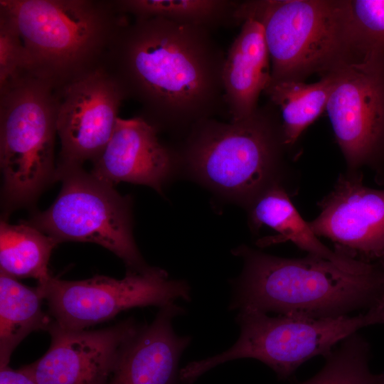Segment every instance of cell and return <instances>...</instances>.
Masks as SVG:
<instances>
[{
    "mask_svg": "<svg viewBox=\"0 0 384 384\" xmlns=\"http://www.w3.org/2000/svg\"><path fill=\"white\" fill-rule=\"evenodd\" d=\"M55 180L63 183L54 202L26 223L58 243L70 240L100 245L122 259L129 270L142 272L150 267L133 238L129 198L82 166L56 169Z\"/></svg>",
    "mask_w": 384,
    "mask_h": 384,
    "instance_id": "cell-8",
    "label": "cell"
},
{
    "mask_svg": "<svg viewBox=\"0 0 384 384\" xmlns=\"http://www.w3.org/2000/svg\"><path fill=\"white\" fill-rule=\"evenodd\" d=\"M142 326L131 318L100 330H70L52 321L48 350L22 368L37 384H107L122 348Z\"/></svg>",
    "mask_w": 384,
    "mask_h": 384,
    "instance_id": "cell-12",
    "label": "cell"
},
{
    "mask_svg": "<svg viewBox=\"0 0 384 384\" xmlns=\"http://www.w3.org/2000/svg\"><path fill=\"white\" fill-rule=\"evenodd\" d=\"M334 79L332 70L313 83L271 80L263 93L279 112L286 147L293 146L303 132L326 111Z\"/></svg>",
    "mask_w": 384,
    "mask_h": 384,
    "instance_id": "cell-18",
    "label": "cell"
},
{
    "mask_svg": "<svg viewBox=\"0 0 384 384\" xmlns=\"http://www.w3.org/2000/svg\"><path fill=\"white\" fill-rule=\"evenodd\" d=\"M370 346L354 333L326 357L324 368L300 384H384V373L374 374L368 367Z\"/></svg>",
    "mask_w": 384,
    "mask_h": 384,
    "instance_id": "cell-22",
    "label": "cell"
},
{
    "mask_svg": "<svg viewBox=\"0 0 384 384\" xmlns=\"http://www.w3.org/2000/svg\"><path fill=\"white\" fill-rule=\"evenodd\" d=\"M319 206V216L309 223L317 236L345 252L384 260V189L363 185L362 176L351 172L340 176Z\"/></svg>",
    "mask_w": 384,
    "mask_h": 384,
    "instance_id": "cell-13",
    "label": "cell"
},
{
    "mask_svg": "<svg viewBox=\"0 0 384 384\" xmlns=\"http://www.w3.org/2000/svg\"><path fill=\"white\" fill-rule=\"evenodd\" d=\"M235 319L240 329L235 343L221 353L182 368L179 375L183 384H193L218 365L245 358L260 361L285 380L306 361L319 355L326 358L337 343L368 326L365 314L319 319L272 317L252 308L240 309Z\"/></svg>",
    "mask_w": 384,
    "mask_h": 384,
    "instance_id": "cell-7",
    "label": "cell"
},
{
    "mask_svg": "<svg viewBox=\"0 0 384 384\" xmlns=\"http://www.w3.org/2000/svg\"><path fill=\"white\" fill-rule=\"evenodd\" d=\"M235 254L243 258L244 268L233 282L230 310L334 318L370 308L384 292V268L353 274L312 255L288 259L247 247Z\"/></svg>",
    "mask_w": 384,
    "mask_h": 384,
    "instance_id": "cell-2",
    "label": "cell"
},
{
    "mask_svg": "<svg viewBox=\"0 0 384 384\" xmlns=\"http://www.w3.org/2000/svg\"><path fill=\"white\" fill-rule=\"evenodd\" d=\"M0 14L16 28L31 75L55 92L99 68L129 19L117 0H0Z\"/></svg>",
    "mask_w": 384,
    "mask_h": 384,
    "instance_id": "cell-3",
    "label": "cell"
},
{
    "mask_svg": "<svg viewBox=\"0 0 384 384\" xmlns=\"http://www.w3.org/2000/svg\"><path fill=\"white\" fill-rule=\"evenodd\" d=\"M225 54L209 29L162 17L134 18L114 36L101 67L159 131L189 132L228 113Z\"/></svg>",
    "mask_w": 384,
    "mask_h": 384,
    "instance_id": "cell-1",
    "label": "cell"
},
{
    "mask_svg": "<svg viewBox=\"0 0 384 384\" xmlns=\"http://www.w3.org/2000/svg\"><path fill=\"white\" fill-rule=\"evenodd\" d=\"M58 107L50 83L30 75L0 92V165L8 209L31 203L55 180Z\"/></svg>",
    "mask_w": 384,
    "mask_h": 384,
    "instance_id": "cell-6",
    "label": "cell"
},
{
    "mask_svg": "<svg viewBox=\"0 0 384 384\" xmlns=\"http://www.w3.org/2000/svg\"><path fill=\"white\" fill-rule=\"evenodd\" d=\"M250 207V216L255 227L265 225L279 233L260 240V246L289 240L309 255L329 260L350 273L366 274L378 268L375 265L334 252L324 245L278 183L263 191Z\"/></svg>",
    "mask_w": 384,
    "mask_h": 384,
    "instance_id": "cell-17",
    "label": "cell"
},
{
    "mask_svg": "<svg viewBox=\"0 0 384 384\" xmlns=\"http://www.w3.org/2000/svg\"><path fill=\"white\" fill-rule=\"evenodd\" d=\"M0 384H37L22 368L14 370L9 364L0 365Z\"/></svg>",
    "mask_w": 384,
    "mask_h": 384,
    "instance_id": "cell-25",
    "label": "cell"
},
{
    "mask_svg": "<svg viewBox=\"0 0 384 384\" xmlns=\"http://www.w3.org/2000/svg\"><path fill=\"white\" fill-rule=\"evenodd\" d=\"M368 326L384 324V292L365 314Z\"/></svg>",
    "mask_w": 384,
    "mask_h": 384,
    "instance_id": "cell-26",
    "label": "cell"
},
{
    "mask_svg": "<svg viewBox=\"0 0 384 384\" xmlns=\"http://www.w3.org/2000/svg\"><path fill=\"white\" fill-rule=\"evenodd\" d=\"M240 1L230 0H117L121 11L134 18L162 17L195 24L210 31L239 26L236 12Z\"/></svg>",
    "mask_w": 384,
    "mask_h": 384,
    "instance_id": "cell-21",
    "label": "cell"
},
{
    "mask_svg": "<svg viewBox=\"0 0 384 384\" xmlns=\"http://www.w3.org/2000/svg\"><path fill=\"white\" fill-rule=\"evenodd\" d=\"M222 78L230 120L254 113L261 93L272 80L268 49L262 28L256 20L247 18L242 23L225 55Z\"/></svg>",
    "mask_w": 384,
    "mask_h": 384,
    "instance_id": "cell-16",
    "label": "cell"
},
{
    "mask_svg": "<svg viewBox=\"0 0 384 384\" xmlns=\"http://www.w3.org/2000/svg\"><path fill=\"white\" fill-rule=\"evenodd\" d=\"M57 134L61 149L56 169L82 166L103 151L114 132L126 95L102 67L56 92Z\"/></svg>",
    "mask_w": 384,
    "mask_h": 384,
    "instance_id": "cell-11",
    "label": "cell"
},
{
    "mask_svg": "<svg viewBox=\"0 0 384 384\" xmlns=\"http://www.w3.org/2000/svg\"><path fill=\"white\" fill-rule=\"evenodd\" d=\"M58 242L24 222L0 225V271L17 278H34L38 284L48 280L49 259Z\"/></svg>",
    "mask_w": 384,
    "mask_h": 384,
    "instance_id": "cell-20",
    "label": "cell"
},
{
    "mask_svg": "<svg viewBox=\"0 0 384 384\" xmlns=\"http://www.w3.org/2000/svg\"><path fill=\"white\" fill-rule=\"evenodd\" d=\"M333 71L325 112L354 172L384 155V61L351 62Z\"/></svg>",
    "mask_w": 384,
    "mask_h": 384,
    "instance_id": "cell-10",
    "label": "cell"
},
{
    "mask_svg": "<svg viewBox=\"0 0 384 384\" xmlns=\"http://www.w3.org/2000/svg\"><path fill=\"white\" fill-rule=\"evenodd\" d=\"M29 75L26 52L20 35L13 23L0 14V92Z\"/></svg>",
    "mask_w": 384,
    "mask_h": 384,
    "instance_id": "cell-24",
    "label": "cell"
},
{
    "mask_svg": "<svg viewBox=\"0 0 384 384\" xmlns=\"http://www.w3.org/2000/svg\"><path fill=\"white\" fill-rule=\"evenodd\" d=\"M247 18L262 28L272 80L304 81L354 61L348 0L240 1L239 25Z\"/></svg>",
    "mask_w": 384,
    "mask_h": 384,
    "instance_id": "cell-5",
    "label": "cell"
},
{
    "mask_svg": "<svg viewBox=\"0 0 384 384\" xmlns=\"http://www.w3.org/2000/svg\"><path fill=\"white\" fill-rule=\"evenodd\" d=\"M179 157L220 193L249 205L276 181L286 147L279 115L270 102L251 115L201 120L188 132Z\"/></svg>",
    "mask_w": 384,
    "mask_h": 384,
    "instance_id": "cell-4",
    "label": "cell"
},
{
    "mask_svg": "<svg viewBox=\"0 0 384 384\" xmlns=\"http://www.w3.org/2000/svg\"><path fill=\"white\" fill-rule=\"evenodd\" d=\"M37 287L53 321L70 330H84L134 307H162L178 299L191 300L186 282L169 279L165 270L151 267L142 272L128 270L121 279L97 275L68 281L51 276Z\"/></svg>",
    "mask_w": 384,
    "mask_h": 384,
    "instance_id": "cell-9",
    "label": "cell"
},
{
    "mask_svg": "<svg viewBox=\"0 0 384 384\" xmlns=\"http://www.w3.org/2000/svg\"><path fill=\"white\" fill-rule=\"evenodd\" d=\"M354 61H384V0H348Z\"/></svg>",
    "mask_w": 384,
    "mask_h": 384,
    "instance_id": "cell-23",
    "label": "cell"
},
{
    "mask_svg": "<svg viewBox=\"0 0 384 384\" xmlns=\"http://www.w3.org/2000/svg\"><path fill=\"white\" fill-rule=\"evenodd\" d=\"M184 313L174 302L160 307L124 346L107 384H182L178 362L191 338L176 334L172 320Z\"/></svg>",
    "mask_w": 384,
    "mask_h": 384,
    "instance_id": "cell-15",
    "label": "cell"
},
{
    "mask_svg": "<svg viewBox=\"0 0 384 384\" xmlns=\"http://www.w3.org/2000/svg\"><path fill=\"white\" fill-rule=\"evenodd\" d=\"M38 287H29L0 271V365L30 333L47 330L51 319L42 311Z\"/></svg>",
    "mask_w": 384,
    "mask_h": 384,
    "instance_id": "cell-19",
    "label": "cell"
},
{
    "mask_svg": "<svg viewBox=\"0 0 384 384\" xmlns=\"http://www.w3.org/2000/svg\"><path fill=\"white\" fill-rule=\"evenodd\" d=\"M158 132L142 116L119 117L110 141L92 161L90 172L112 185L126 181L161 192L178 156L160 142Z\"/></svg>",
    "mask_w": 384,
    "mask_h": 384,
    "instance_id": "cell-14",
    "label": "cell"
}]
</instances>
